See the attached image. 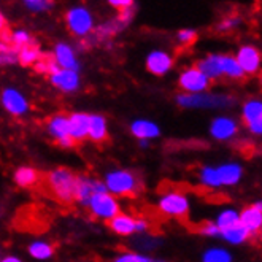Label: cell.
Returning a JSON list of instances; mask_svg holds the SVG:
<instances>
[{
  "label": "cell",
  "instance_id": "6da1fadb",
  "mask_svg": "<svg viewBox=\"0 0 262 262\" xmlns=\"http://www.w3.org/2000/svg\"><path fill=\"white\" fill-rule=\"evenodd\" d=\"M175 102L181 108L188 110H226L235 105V99L229 94L202 92V94H178Z\"/></svg>",
  "mask_w": 262,
  "mask_h": 262
},
{
  "label": "cell",
  "instance_id": "7a4b0ae2",
  "mask_svg": "<svg viewBox=\"0 0 262 262\" xmlns=\"http://www.w3.org/2000/svg\"><path fill=\"white\" fill-rule=\"evenodd\" d=\"M48 186L54 197L62 204H72L75 202V192L76 184H78V175L73 173L67 167H57L46 177Z\"/></svg>",
  "mask_w": 262,
  "mask_h": 262
},
{
  "label": "cell",
  "instance_id": "3957f363",
  "mask_svg": "<svg viewBox=\"0 0 262 262\" xmlns=\"http://www.w3.org/2000/svg\"><path fill=\"white\" fill-rule=\"evenodd\" d=\"M102 181L106 188V192L115 197L132 195L140 189V181L129 168H112L103 175Z\"/></svg>",
  "mask_w": 262,
  "mask_h": 262
},
{
  "label": "cell",
  "instance_id": "277c9868",
  "mask_svg": "<svg viewBox=\"0 0 262 262\" xmlns=\"http://www.w3.org/2000/svg\"><path fill=\"white\" fill-rule=\"evenodd\" d=\"M94 14L84 5L70 7L66 13V24L70 32L78 38H89L96 29Z\"/></svg>",
  "mask_w": 262,
  "mask_h": 262
},
{
  "label": "cell",
  "instance_id": "5b68a950",
  "mask_svg": "<svg viewBox=\"0 0 262 262\" xmlns=\"http://www.w3.org/2000/svg\"><path fill=\"white\" fill-rule=\"evenodd\" d=\"M158 208L162 214L170 218H183L191 210L189 197L181 191H165L158 199Z\"/></svg>",
  "mask_w": 262,
  "mask_h": 262
},
{
  "label": "cell",
  "instance_id": "8992f818",
  "mask_svg": "<svg viewBox=\"0 0 262 262\" xmlns=\"http://www.w3.org/2000/svg\"><path fill=\"white\" fill-rule=\"evenodd\" d=\"M88 210L91 211V214L94 218L102 220V221H110L118 213H121V205H119V200L115 195L103 192V194H94L91 197L88 204Z\"/></svg>",
  "mask_w": 262,
  "mask_h": 262
},
{
  "label": "cell",
  "instance_id": "52a82bcc",
  "mask_svg": "<svg viewBox=\"0 0 262 262\" xmlns=\"http://www.w3.org/2000/svg\"><path fill=\"white\" fill-rule=\"evenodd\" d=\"M178 86L183 94H202L210 89L211 81L197 67H188L178 75Z\"/></svg>",
  "mask_w": 262,
  "mask_h": 262
},
{
  "label": "cell",
  "instance_id": "ba28073f",
  "mask_svg": "<svg viewBox=\"0 0 262 262\" xmlns=\"http://www.w3.org/2000/svg\"><path fill=\"white\" fill-rule=\"evenodd\" d=\"M210 137L216 142H230L238 134V122L234 116L218 115L214 116L208 127Z\"/></svg>",
  "mask_w": 262,
  "mask_h": 262
},
{
  "label": "cell",
  "instance_id": "9c48e42d",
  "mask_svg": "<svg viewBox=\"0 0 262 262\" xmlns=\"http://www.w3.org/2000/svg\"><path fill=\"white\" fill-rule=\"evenodd\" d=\"M0 103H2L4 110L13 116H24L30 108L27 97L16 88H5L0 92Z\"/></svg>",
  "mask_w": 262,
  "mask_h": 262
},
{
  "label": "cell",
  "instance_id": "30bf717a",
  "mask_svg": "<svg viewBox=\"0 0 262 262\" xmlns=\"http://www.w3.org/2000/svg\"><path fill=\"white\" fill-rule=\"evenodd\" d=\"M46 132L51 138L57 142V145L60 148H73L75 142L70 138L69 135V116L64 113H57L53 115L48 122H46Z\"/></svg>",
  "mask_w": 262,
  "mask_h": 262
},
{
  "label": "cell",
  "instance_id": "8fae6325",
  "mask_svg": "<svg viewBox=\"0 0 262 262\" xmlns=\"http://www.w3.org/2000/svg\"><path fill=\"white\" fill-rule=\"evenodd\" d=\"M106 192V188L102 180L78 175V184H76V192H75V202H78L81 207L88 208V204L91 197L94 194H103Z\"/></svg>",
  "mask_w": 262,
  "mask_h": 262
},
{
  "label": "cell",
  "instance_id": "7c38bea8",
  "mask_svg": "<svg viewBox=\"0 0 262 262\" xmlns=\"http://www.w3.org/2000/svg\"><path fill=\"white\" fill-rule=\"evenodd\" d=\"M53 60L56 62V66L59 69L64 70H73V72H80V59L78 54H76L75 48L67 43V41H59L54 45L53 50Z\"/></svg>",
  "mask_w": 262,
  "mask_h": 262
},
{
  "label": "cell",
  "instance_id": "4fadbf2b",
  "mask_svg": "<svg viewBox=\"0 0 262 262\" xmlns=\"http://www.w3.org/2000/svg\"><path fill=\"white\" fill-rule=\"evenodd\" d=\"M50 81L57 91L64 92V94H73L81 86V76L80 72L57 69L50 75Z\"/></svg>",
  "mask_w": 262,
  "mask_h": 262
},
{
  "label": "cell",
  "instance_id": "5bb4252c",
  "mask_svg": "<svg viewBox=\"0 0 262 262\" xmlns=\"http://www.w3.org/2000/svg\"><path fill=\"white\" fill-rule=\"evenodd\" d=\"M234 57L245 75H256L260 70V51L254 45H242Z\"/></svg>",
  "mask_w": 262,
  "mask_h": 262
},
{
  "label": "cell",
  "instance_id": "9a60e30c",
  "mask_svg": "<svg viewBox=\"0 0 262 262\" xmlns=\"http://www.w3.org/2000/svg\"><path fill=\"white\" fill-rule=\"evenodd\" d=\"M221 188H234L243 178V165L235 161L223 162L214 167Z\"/></svg>",
  "mask_w": 262,
  "mask_h": 262
},
{
  "label": "cell",
  "instance_id": "2e32d148",
  "mask_svg": "<svg viewBox=\"0 0 262 262\" xmlns=\"http://www.w3.org/2000/svg\"><path fill=\"white\" fill-rule=\"evenodd\" d=\"M145 64H146V70L151 75L164 76L172 70L173 57L170 53H167L164 50H152L151 53H148Z\"/></svg>",
  "mask_w": 262,
  "mask_h": 262
},
{
  "label": "cell",
  "instance_id": "e0dca14e",
  "mask_svg": "<svg viewBox=\"0 0 262 262\" xmlns=\"http://www.w3.org/2000/svg\"><path fill=\"white\" fill-rule=\"evenodd\" d=\"M130 134L137 138V140H156L161 137V126L156 121L148 119V118H137L130 122L129 126Z\"/></svg>",
  "mask_w": 262,
  "mask_h": 262
},
{
  "label": "cell",
  "instance_id": "ac0fdd59",
  "mask_svg": "<svg viewBox=\"0 0 262 262\" xmlns=\"http://www.w3.org/2000/svg\"><path fill=\"white\" fill-rule=\"evenodd\" d=\"M240 224L251 235L259 232L262 227V200H256L253 205L240 211Z\"/></svg>",
  "mask_w": 262,
  "mask_h": 262
},
{
  "label": "cell",
  "instance_id": "d6986e66",
  "mask_svg": "<svg viewBox=\"0 0 262 262\" xmlns=\"http://www.w3.org/2000/svg\"><path fill=\"white\" fill-rule=\"evenodd\" d=\"M89 129V113L75 112L69 115V135L73 142H80L88 138Z\"/></svg>",
  "mask_w": 262,
  "mask_h": 262
},
{
  "label": "cell",
  "instance_id": "ffe728a7",
  "mask_svg": "<svg viewBox=\"0 0 262 262\" xmlns=\"http://www.w3.org/2000/svg\"><path fill=\"white\" fill-rule=\"evenodd\" d=\"M216 54V62H218V70L221 73V78L226 76L229 80H242L245 73L242 72L240 66L237 64V60L232 54H221V53H214Z\"/></svg>",
  "mask_w": 262,
  "mask_h": 262
},
{
  "label": "cell",
  "instance_id": "44dd1931",
  "mask_svg": "<svg viewBox=\"0 0 262 262\" xmlns=\"http://www.w3.org/2000/svg\"><path fill=\"white\" fill-rule=\"evenodd\" d=\"M108 227L116 235L130 237L137 234V218L130 216L127 213H118L113 220L108 221Z\"/></svg>",
  "mask_w": 262,
  "mask_h": 262
},
{
  "label": "cell",
  "instance_id": "7402d4cb",
  "mask_svg": "<svg viewBox=\"0 0 262 262\" xmlns=\"http://www.w3.org/2000/svg\"><path fill=\"white\" fill-rule=\"evenodd\" d=\"M106 137H108V122H106V118L99 113H91L88 138L99 143V142H103Z\"/></svg>",
  "mask_w": 262,
  "mask_h": 262
},
{
  "label": "cell",
  "instance_id": "603a6c76",
  "mask_svg": "<svg viewBox=\"0 0 262 262\" xmlns=\"http://www.w3.org/2000/svg\"><path fill=\"white\" fill-rule=\"evenodd\" d=\"M253 235L246 230L240 223L232 226V227H229L226 230H223V232L220 234V238L224 240L226 243L229 245H232V246H240L243 243H246Z\"/></svg>",
  "mask_w": 262,
  "mask_h": 262
},
{
  "label": "cell",
  "instance_id": "cb8c5ba5",
  "mask_svg": "<svg viewBox=\"0 0 262 262\" xmlns=\"http://www.w3.org/2000/svg\"><path fill=\"white\" fill-rule=\"evenodd\" d=\"M242 118L246 126L262 121V100L256 97L245 100L242 105Z\"/></svg>",
  "mask_w": 262,
  "mask_h": 262
},
{
  "label": "cell",
  "instance_id": "d4e9b609",
  "mask_svg": "<svg viewBox=\"0 0 262 262\" xmlns=\"http://www.w3.org/2000/svg\"><path fill=\"white\" fill-rule=\"evenodd\" d=\"M27 253L35 260H48L54 256V246L46 240H34L29 243Z\"/></svg>",
  "mask_w": 262,
  "mask_h": 262
},
{
  "label": "cell",
  "instance_id": "484cf974",
  "mask_svg": "<svg viewBox=\"0 0 262 262\" xmlns=\"http://www.w3.org/2000/svg\"><path fill=\"white\" fill-rule=\"evenodd\" d=\"M240 223V211L237 208H232V207H226L223 208L218 214L216 218L213 220V224L216 226L220 229V234L223 232V230L232 227L235 224Z\"/></svg>",
  "mask_w": 262,
  "mask_h": 262
},
{
  "label": "cell",
  "instance_id": "4316f807",
  "mask_svg": "<svg viewBox=\"0 0 262 262\" xmlns=\"http://www.w3.org/2000/svg\"><path fill=\"white\" fill-rule=\"evenodd\" d=\"M38 178H40L38 172L35 170L34 167H30V165L18 167L16 170H14V173H13V180H14V183H16L19 188L34 186V184L38 181Z\"/></svg>",
  "mask_w": 262,
  "mask_h": 262
},
{
  "label": "cell",
  "instance_id": "83f0119b",
  "mask_svg": "<svg viewBox=\"0 0 262 262\" xmlns=\"http://www.w3.org/2000/svg\"><path fill=\"white\" fill-rule=\"evenodd\" d=\"M200 262H234V254L224 246H210L200 256Z\"/></svg>",
  "mask_w": 262,
  "mask_h": 262
},
{
  "label": "cell",
  "instance_id": "f1b7e54d",
  "mask_svg": "<svg viewBox=\"0 0 262 262\" xmlns=\"http://www.w3.org/2000/svg\"><path fill=\"white\" fill-rule=\"evenodd\" d=\"M18 62L21 66H35L40 57H41V51H40V46H37L35 43H30L24 48L18 50Z\"/></svg>",
  "mask_w": 262,
  "mask_h": 262
},
{
  "label": "cell",
  "instance_id": "f546056e",
  "mask_svg": "<svg viewBox=\"0 0 262 262\" xmlns=\"http://www.w3.org/2000/svg\"><path fill=\"white\" fill-rule=\"evenodd\" d=\"M197 178H199L200 186H204L207 189H221L218 177H216V170H214L213 165L200 167V170L197 173Z\"/></svg>",
  "mask_w": 262,
  "mask_h": 262
},
{
  "label": "cell",
  "instance_id": "4dcf8cb0",
  "mask_svg": "<svg viewBox=\"0 0 262 262\" xmlns=\"http://www.w3.org/2000/svg\"><path fill=\"white\" fill-rule=\"evenodd\" d=\"M122 29H124V26H122L118 19H112V21H106L102 26L96 27L92 35H96L97 40H105V38H110V37L116 35Z\"/></svg>",
  "mask_w": 262,
  "mask_h": 262
},
{
  "label": "cell",
  "instance_id": "1f68e13d",
  "mask_svg": "<svg viewBox=\"0 0 262 262\" xmlns=\"http://www.w3.org/2000/svg\"><path fill=\"white\" fill-rule=\"evenodd\" d=\"M112 262H167L159 257H152L145 253H138V251H124L115 256Z\"/></svg>",
  "mask_w": 262,
  "mask_h": 262
},
{
  "label": "cell",
  "instance_id": "d6a6232c",
  "mask_svg": "<svg viewBox=\"0 0 262 262\" xmlns=\"http://www.w3.org/2000/svg\"><path fill=\"white\" fill-rule=\"evenodd\" d=\"M23 5L30 13H45L53 8V2L50 0H24Z\"/></svg>",
  "mask_w": 262,
  "mask_h": 262
},
{
  "label": "cell",
  "instance_id": "836d02e7",
  "mask_svg": "<svg viewBox=\"0 0 262 262\" xmlns=\"http://www.w3.org/2000/svg\"><path fill=\"white\" fill-rule=\"evenodd\" d=\"M242 23H243V19L240 16H229V18H224L223 21H220V24L216 26V30L220 34L232 32V30H235L242 26Z\"/></svg>",
  "mask_w": 262,
  "mask_h": 262
},
{
  "label": "cell",
  "instance_id": "e575fe53",
  "mask_svg": "<svg viewBox=\"0 0 262 262\" xmlns=\"http://www.w3.org/2000/svg\"><path fill=\"white\" fill-rule=\"evenodd\" d=\"M11 41L18 50H21V48H24V46L32 43V37H30V34L27 32V30L18 29V30H14V32L11 34Z\"/></svg>",
  "mask_w": 262,
  "mask_h": 262
},
{
  "label": "cell",
  "instance_id": "d590c367",
  "mask_svg": "<svg viewBox=\"0 0 262 262\" xmlns=\"http://www.w3.org/2000/svg\"><path fill=\"white\" fill-rule=\"evenodd\" d=\"M35 69H37V72H40V73H48V75H51L53 72H56L59 67L56 66V62L53 60V57L50 56V57H40V60L35 64Z\"/></svg>",
  "mask_w": 262,
  "mask_h": 262
},
{
  "label": "cell",
  "instance_id": "8d00e7d4",
  "mask_svg": "<svg viewBox=\"0 0 262 262\" xmlns=\"http://www.w3.org/2000/svg\"><path fill=\"white\" fill-rule=\"evenodd\" d=\"M197 38V30L195 29H181L178 30V34H177V40L181 43V45H192Z\"/></svg>",
  "mask_w": 262,
  "mask_h": 262
},
{
  "label": "cell",
  "instance_id": "74e56055",
  "mask_svg": "<svg viewBox=\"0 0 262 262\" xmlns=\"http://www.w3.org/2000/svg\"><path fill=\"white\" fill-rule=\"evenodd\" d=\"M200 234L208 238H220V229L213 224V221H210L200 227Z\"/></svg>",
  "mask_w": 262,
  "mask_h": 262
},
{
  "label": "cell",
  "instance_id": "f35d334b",
  "mask_svg": "<svg viewBox=\"0 0 262 262\" xmlns=\"http://www.w3.org/2000/svg\"><path fill=\"white\" fill-rule=\"evenodd\" d=\"M18 62V56L16 53L8 51V53H0V67H5V66H11V64H16Z\"/></svg>",
  "mask_w": 262,
  "mask_h": 262
},
{
  "label": "cell",
  "instance_id": "ab89813d",
  "mask_svg": "<svg viewBox=\"0 0 262 262\" xmlns=\"http://www.w3.org/2000/svg\"><path fill=\"white\" fill-rule=\"evenodd\" d=\"M108 5H112L113 8L121 11V10H124V8L132 7L134 2H132V0H108Z\"/></svg>",
  "mask_w": 262,
  "mask_h": 262
},
{
  "label": "cell",
  "instance_id": "60d3db41",
  "mask_svg": "<svg viewBox=\"0 0 262 262\" xmlns=\"http://www.w3.org/2000/svg\"><path fill=\"white\" fill-rule=\"evenodd\" d=\"M0 262H23V259L19 256H14V254H10V256H5L0 259Z\"/></svg>",
  "mask_w": 262,
  "mask_h": 262
},
{
  "label": "cell",
  "instance_id": "b9f144b4",
  "mask_svg": "<svg viewBox=\"0 0 262 262\" xmlns=\"http://www.w3.org/2000/svg\"><path fill=\"white\" fill-rule=\"evenodd\" d=\"M149 143H151V142H148V140H138V146H140L142 149H148Z\"/></svg>",
  "mask_w": 262,
  "mask_h": 262
},
{
  "label": "cell",
  "instance_id": "7bdbcfd3",
  "mask_svg": "<svg viewBox=\"0 0 262 262\" xmlns=\"http://www.w3.org/2000/svg\"><path fill=\"white\" fill-rule=\"evenodd\" d=\"M0 259H2V257H0Z\"/></svg>",
  "mask_w": 262,
  "mask_h": 262
}]
</instances>
